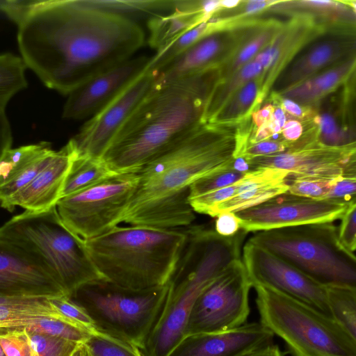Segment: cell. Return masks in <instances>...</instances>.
I'll list each match as a JSON object with an SVG mask.
<instances>
[{
	"mask_svg": "<svg viewBox=\"0 0 356 356\" xmlns=\"http://www.w3.org/2000/svg\"><path fill=\"white\" fill-rule=\"evenodd\" d=\"M1 8L17 25L26 68L65 95L133 57L145 42L136 22L83 0L7 1Z\"/></svg>",
	"mask_w": 356,
	"mask_h": 356,
	"instance_id": "6da1fadb",
	"label": "cell"
},
{
	"mask_svg": "<svg viewBox=\"0 0 356 356\" xmlns=\"http://www.w3.org/2000/svg\"><path fill=\"white\" fill-rule=\"evenodd\" d=\"M238 133L203 123L137 172L138 181L124 217L129 225L173 229L195 218L189 188L200 178L227 167Z\"/></svg>",
	"mask_w": 356,
	"mask_h": 356,
	"instance_id": "7a4b0ae2",
	"label": "cell"
},
{
	"mask_svg": "<svg viewBox=\"0 0 356 356\" xmlns=\"http://www.w3.org/2000/svg\"><path fill=\"white\" fill-rule=\"evenodd\" d=\"M217 69L154 83L124 123L102 159L117 174L137 173L203 122Z\"/></svg>",
	"mask_w": 356,
	"mask_h": 356,
	"instance_id": "3957f363",
	"label": "cell"
},
{
	"mask_svg": "<svg viewBox=\"0 0 356 356\" xmlns=\"http://www.w3.org/2000/svg\"><path fill=\"white\" fill-rule=\"evenodd\" d=\"M188 240L161 316L143 347L142 356H166L184 337L190 312L200 293L232 261L241 259L247 232L222 236L204 227L187 229Z\"/></svg>",
	"mask_w": 356,
	"mask_h": 356,
	"instance_id": "277c9868",
	"label": "cell"
},
{
	"mask_svg": "<svg viewBox=\"0 0 356 356\" xmlns=\"http://www.w3.org/2000/svg\"><path fill=\"white\" fill-rule=\"evenodd\" d=\"M188 240L187 229L117 226L83 241L103 278L120 286L144 290L167 284Z\"/></svg>",
	"mask_w": 356,
	"mask_h": 356,
	"instance_id": "5b68a950",
	"label": "cell"
},
{
	"mask_svg": "<svg viewBox=\"0 0 356 356\" xmlns=\"http://www.w3.org/2000/svg\"><path fill=\"white\" fill-rule=\"evenodd\" d=\"M0 236L37 257L69 297L86 284L105 280L83 241L64 226L56 207L13 217L0 227Z\"/></svg>",
	"mask_w": 356,
	"mask_h": 356,
	"instance_id": "8992f818",
	"label": "cell"
},
{
	"mask_svg": "<svg viewBox=\"0 0 356 356\" xmlns=\"http://www.w3.org/2000/svg\"><path fill=\"white\" fill-rule=\"evenodd\" d=\"M252 287L261 323L294 356H356V339L332 317L268 286Z\"/></svg>",
	"mask_w": 356,
	"mask_h": 356,
	"instance_id": "52a82bcc",
	"label": "cell"
},
{
	"mask_svg": "<svg viewBox=\"0 0 356 356\" xmlns=\"http://www.w3.org/2000/svg\"><path fill=\"white\" fill-rule=\"evenodd\" d=\"M248 241L324 286L356 287L355 254L341 247L332 222L256 232Z\"/></svg>",
	"mask_w": 356,
	"mask_h": 356,
	"instance_id": "ba28073f",
	"label": "cell"
},
{
	"mask_svg": "<svg viewBox=\"0 0 356 356\" xmlns=\"http://www.w3.org/2000/svg\"><path fill=\"white\" fill-rule=\"evenodd\" d=\"M168 291V283L135 290L101 280L83 285L70 298L88 313L97 331L140 350L161 316Z\"/></svg>",
	"mask_w": 356,
	"mask_h": 356,
	"instance_id": "9c48e42d",
	"label": "cell"
},
{
	"mask_svg": "<svg viewBox=\"0 0 356 356\" xmlns=\"http://www.w3.org/2000/svg\"><path fill=\"white\" fill-rule=\"evenodd\" d=\"M138 181L137 173L115 174L61 197L57 213L74 235L83 241L95 238L123 222Z\"/></svg>",
	"mask_w": 356,
	"mask_h": 356,
	"instance_id": "30bf717a",
	"label": "cell"
},
{
	"mask_svg": "<svg viewBox=\"0 0 356 356\" xmlns=\"http://www.w3.org/2000/svg\"><path fill=\"white\" fill-rule=\"evenodd\" d=\"M251 287L241 258L232 261L196 299L184 336L224 332L245 324L250 313Z\"/></svg>",
	"mask_w": 356,
	"mask_h": 356,
	"instance_id": "8fae6325",
	"label": "cell"
},
{
	"mask_svg": "<svg viewBox=\"0 0 356 356\" xmlns=\"http://www.w3.org/2000/svg\"><path fill=\"white\" fill-rule=\"evenodd\" d=\"M293 142L286 151L247 160L253 169L272 168L289 172L287 178L332 179L356 174L355 145L332 147L321 144L316 132Z\"/></svg>",
	"mask_w": 356,
	"mask_h": 356,
	"instance_id": "7c38bea8",
	"label": "cell"
},
{
	"mask_svg": "<svg viewBox=\"0 0 356 356\" xmlns=\"http://www.w3.org/2000/svg\"><path fill=\"white\" fill-rule=\"evenodd\" d=\"M241 259L252 286H268L332 317L325 286L249 241L242 248Z\"/></svg>",
	"mask_w": 356,
	"mask_h": 356,
	"instance_id": "4fadbf2b",
	"label": "cell"
},
{
	"mask_svg": "<svg viewBox=\"0 0 356 356\" xmlns=\"http://www.w3.org/2000/svg\"><path fill=\"white\" fill-rule=\"evenodd\" d=\"M348 204L329 199L307 198L286 191L257 206L234 213L240 220L241 229L246 232H259L332 222L342 217Z\"/></svg>",
	"mask_w": 356,
	"mask_h": 356,
	"instance_id": "5bb4252c",
	"label": "cell"
},
{
	"mask_svg": "<svg viewBox=\"0 0 356 356\" xmlns=\"http://www.w3.org/2000/svg\"><path fill=\"white\" fill-rule=\"evenodd\" d=\"M148 68L112 101L90 117L70 140L77 156L102 159L114 137L151 89Z\"/></svg>",
	"mask_w": 356,
	"mask_h": 356,
	"instance_id": "9a60e30c",
	"label": "cell"
},
{
	"mask_svg": "<svg viewBox=\"0 0 356 356\" xmlns=\"http://www.w3.org/2000/svg\"><path fill=\"white\" fill-rule=\"evenodd\" d=\"M150 58L131 57L91 78L67 95L62 117L66 120L92 117L147 70Z\"/></svg>",
	"mask_w": 356,
	"mask_h": 356,
	"instance_id": "2e32d148",
	"label": "cell"
},
{
	"mask_svg": "<svg viewBox=\"0 0 356 356\" xmlns=\"http://www.w3.org/2000/svg\"><path fill=\"white\" fill-rule=\"evenodd\" d=\"M0 295L67 296L37 257L1 236Z\"/></svg>",
	"mask_w": 356,
	"mask_h": 356,
	"instance_id": "e0dca14e",
	"label": "cell"
},
{
	"mask_svg": "<svg viewBox=\"0 0 356 356\" xmlns=\"http://www.w3.org/2000/svg\"><path fill=\"white\" fill-rule=\"evenodd\" d=\"M243 30L220 29L204 35L170 61L151 70L156 82H170L218 69L238 44Z\"/></svg>",
	"mask_w": 356,
	"mask_h": 356,
	"instance_id": "ac0fdd59",
	"label": "cell"
},
{
	"mask_svg": "<svg viewBox=\"0 0 356 356\" xmlns=\"http://www.w3.org/2000/svg\"><path fill=\"white\" fill-rule=\"evenodd\" d=\"M274 334L260 323L219 332L184 335L166 356H241L272 343Z\"/></svg>",
	"mask_w": 356,
	"mask_h": 356,
	"instance_id": "d6986e66",
	"label": "cell"
},
{
	"mask_svg": "<svg viewBox=\"0 0 356 356\" xmlns=\"http://www.w3.org/2000/svg\"><path fill=\"white\" fill-rule=\"evenodd\" d=\"M317 38L307 47L306 44L281 71L271 88L274 93L278 95L355 54V39L350 34L334 31Z\"/></svg>",
	"mask_w": 356,
	"mask_h": 356,
	"instance_id": "ffe728a7",
	"label": "cell"
},
{
	"mask_svg": "<svg viewBox=\"0 0 356 356\" xmlns=\"http://www.w3.org/2000/svg\"><path fill=\"white\" fill-rule=\"evenodd\" d=\"M75 156L69 141L59 150H54L47 163L28 184L8 200L3 209L13 211L19 206L26 211L41 212L56 207L62 197Z\"/></svg>",
	"mask_w": 356,
	"mask_h": 356,
	"instance_id": "44dd1931",
	"label": "cell"
},
{
	"mask_svg": "<svg viewBox=\"0 0 356 356\" xmlns=\"http://www.w3.org/2000/svg\"><path fill=\"white\" fill-rule=\"evenodd\" d=\"M54 149L49 143L10 148L0 158V207L22 189L49 159Z\"/></svg>",
	"mask_w": 356,
	"mask_h": 356,
	"instance_id": "7402d4cb",
	"label": "cell"
},
{
	"mask_svg": "<svg viewBox=\"0 0 356 356\" xmlns=\"http://www.w3.org/2000/svg\"><path fill=\"white\" fill-rule=\"evenodd\" d=\"M289 172L272 168H257L237 181L234 195L216 205L210 216L224 212H236L257 206L288 191Z\"/></svg>",
	"mask_w": 356,
	"mask_h": 356,
	"instance_id": "603a6c76",
	"label": "cell"
},
{
	"mask_svg": "<svg viewBox=\"0 0 356 356\" xmlns=\"http://www.w3.org/2000/svg\"><path fill=\"white\" fill-rule=\"evenodd\" d=\"M209 20L202 9V1H178L172 13L156 15L147 23L148 43L161 50L196 25Z\"/></svg>",
	"mask_w": 356,
	"mask_h": 356,
	"instance_id": "cb8c5ba5",
	"label": "cell"
},
{
	"mask_svg": "<svg viewBox=\"0 0 356 356\" xmlns=\"http://www.w3.org/2000/svg\"><path fill=\"white\" fill-rule=\"evenodd\" d=\"M355 67L353 54L278 95L305 106L317 103L346 82L355 72Z\"/></svg>",
	"mask_w": 356,
	"mask_h": 356,
	"instance_id": "d4e9b609",
	"label": "cell"
},
{
	"mask_svg": "<svg viewBox=\"0 0 356 356\" xmlns=\"http://www.w3.org/2000/svg\"><path fill=\"white\" fill-rule=\"evenodd\" d=\"M283 24L272 20L245 26L238 44L218 68V79L229 77L252 60L273 40Z\"/></svg>",
	"mask_w": 356,
	"mask_h": 356,
	"instance_id": "484cf974",
	"label": "cell"
},
{
	"mask_svg": "<svg viewBox=\"0 0 356 356\" xmlns=\"http://www.w3.org/2000/svg\"><path fill=\"white\" fill-rule=\"evenodd\" d=\"M262 72L261 65L252 59L229 77L217 79L206 102L204 123H209L239 89Z\"/></svg>",
	"mask_w": 356,
	"mask_h": 356,
	"instance_id": "4316f807",
	"label": "cell"
},
{
	"mask_svg": "<svg viewBox=\"0 0 356 356\" xmlns=\"http://www.w3.org/2000/svg\"><path fill=\"white\" fill-rule=\"evenodd\" d=\"M50 298L52 297L42 298L24 303L0 305V331L23 329L44 318L67 320L52 307L49 302Z\"/></svg>",
	"mask_w": 356,
	"mask_h": 356,
	"instance_id": "83f0119b",
	"label": "cell"
},
{
	"mask_svg": "<svg viewBox=\"0 0 356 356\" xmlns=\"http://www.w3.org/2000/svg\"><path fill=\"white\" fill-rule=\"evenodd\" d=\"M115 174L102 159L76 155L65 182L62 197L90 187Z\"/></svg>",
	"mask_w": 356,
	"mask_h": 356,
	"instance_id": "f1b7e54d",
	"label": "cell"
},
{
	"mask_svg": "<svg viewBox=\"0 0 356 356\" xmlns=\"http://www.w3.org/2000/svg\"><path fill=\"white\" fill-rule=\"evenodd\" d=\"M259 80L255 78L239 89L209 122L216 126H229L248 117L261 102Z\"/></svg>",
	"mask_w": 356,
	"mask_h": 356,
	"instance_id": "f546056e",
	"label": "cell"
},
{
	"mask_svg": "<svg viewBox=\"0 0 356 356\" xmlns=\"http://www.w3.org/2000/svg\"><path fill=\"white\" fill-rule=\"evenodd\" d=\"M325 287L332 318L356 339V287L345 285Z\"/></svg>",
	"mask_w": 356,
	"mask_h": 356,
	"instance_id": "4dcf8cb0",
	"label": "cell"
},
{
	"mask_svg": "<svg viewBox=\"0 0 356 356\" xmlns=\"http://www.w3.org/2000/svg\"><path fill=\"white\" fill-rule=\"evenodd\" d=\"M26 69L20 56L0 54V110H6L10 99L26 88Z\"/></svg>",
	"mask_w": 356,
	"mask_h": 356,
	"instance_id": "1f68e13d",
	"label": "cell"
},
{
	"mask_svg": "<svg viewBox=\"0 0 356 356\" xmlns=\"http://www.w3.org/2000/svg\"><path fill=\"white\" fill-rule=\"evenodd\" d=\"M88 6L125 15L126 13H154L175 8L178 1L173 0H83Z\"/></svg>",
	"mask_w": 356,
	"mask_h": 356,
	"instance_id": "d6a6232c",
	"label": "cell"
},
{
	"mask_svg": "<svg viewBox=\"0 0 356 356\" xmlns=\"http://www.w3.org/2000/svg\"><path fill=\"white\" fill-rule=\"evenodd\" d=\"M23 329L29 332L47 334L78 343H84L91 334L68 321L58 318H40Z\"/></svg>",
	"mask_w": 356,
	"mask_h": 356,
	"instance_id": "836d02e7",
	"label": "cell"
},
{
	"mask_svg": "<svg viewBox=\"0 0 356 356\" xmlns=\"http://www.w3.org/2000/svg\"><path fill=\"white\" fill-rule=\"evenodd\" d=\"M84 344L91 356H142L138 348L99 331L92 333Z\"/></svg>",
	"mask_w": 356,
	"mask_h": 356,
	"instance_id": "e575fe53",
	"label": "cell"
},
{
	"mask_svg": "<svg viewBox=\"0 0 356 356\" xmlns=\"http://www.w3.org/2000/svg\"><path fill=\"white\" fill-rule=\"evenodd\" d=\"M245 174L234 170L228 165L202 177L190 186L188 200L212 191L231 186L243 178Z\"/></svg>",
	"mask_w": 356,
	"mask_h": 356,
	"instance_id": "d590c367",
	"label": "cell"
},
{
	"mask_svg": "<svg viewBox=\"0 0 356 356\" xmlns=\"http://www.w3.org/2000/svg\"><path fill=\"white\" fill-rule=\"evenodd\" d=\"M28 333L35 356H71L81 344L47 334Z\"/></svg>",
	"mask_w": 356,
	"mask_h": 356,
	"instance_id": "8d00e7d4",
	"label": "cell"
},
{
	"mask_svg": "<svg viewBox=\"0 0 356 356\" xmlns=\"http://www.w3.org/2000/svg\"><path fill=\"white\" fill-rule=\"evenodd\" d=\"M49 302L59 314L74 325L91 334L97 332L94 321L88 313L69 296L52 297L49 298Z\"/></svg>",
	"mask_w": 356,
	"mask_h": 356,
	"instance_id": "74e56055",
	"label": "cell"
},
{
	"mask_svg": "<svg viewBox=\"0 0 356 356\" xmlns=\"http://www.w3.org/2000/svg\"><path fill=\"white\" fill-rule=\"evenodd\" d=\"M332 179L314 177H286L287 191L295 195L314 200L326 199L331 188Z\"/></svg>",
	"mask_w": 356,
	"mask_h": 356,
	"instance_id": "f35d334b",
	"label": "cell"
},
{
	"mask_svg": "<svg viewBox=\"0 0 356 356\" xmlns=\"http://www.w3.org/2000/svg\"><path fill=\"white\" fill-rule=\"evenodd\" d=\"M0 345L6 356H35L25 329L1 330Z\"/></svg>",
	"mask_w": 356,
	"mask_h": 356,
	"instance_id": "ab89813d",
	"label": "cell"
},
{
	"mask_svg": "<svg viewBox=\"0 0 356 356\" xmlns=\"http://www.w3.org/2000/svg\"><path fill=\"white\" fill-rule=\"evenodd\" d=\"M237 181L234 184L191 197L189 204L194 212L210 216L213 209L222 202L234 195Z\"/></svg>",
	"mask_w": 356,
	"mask_h": 356,
	"instance_id": "60d3db41",
	"label": "cell"
},
{
	"mask_svg": "<svg viewBox=\"0 0 356 356\" xmlns=\"http://www.w3.org/2000/svg\"><path fill=\"white\" fill-rule=\"evenodd\" d=\"M341 224L337 227L338 240L341 247L347 252L355 254L356 249V201H353L340 218Z\"/></svg>",
	"mask_w": 356,
	"mask_h": 356,
	"instance_id": "b9f144b4",
	"label": "cell"
},
{
	"mask_svg": "<svg viewBox=\"0 0 356 356\" xmlns=\"http://www.w3.org/2000/svg\"><path fill=\"white\" fill-rule=\"evenodd\" d=\"M292 143L282 140L268 139L254 144H248L234 157H243L249 160L256 157L280 154L289 149Z\"/></svg>",
	"mask_w": 356,
	"mask_h": 356,
	"instance_id": "7bdbcfd3",
	"label": "cell"
},
{
	"mask_svg": "<svg viewBox=\"0 0 356 356\" xmlns=\"http://www.w3.org/2000/svg\"><path fill=\"white\" fill-rule=\"evenodd\" d=\"M356 174H343L332 180L326 199L348 204L355 200Z\"/></svg>",
	"mask_w": 356,
	"mask_h": 356,
	"instance_id": "ee69618b",
	"label": "cell"
},
{
	"mask_svg": "<svg viewBox=\"0 0 356 356\" xmlns=\"http://www.w3.org/2000/svg\"><path fill=\"white\" fill-rule=\"evenodd\" d=\"M281 1H268V0H248L241 1L239 7L236 10H239L238 12H234L233 15L231 16L227 20L238 19L241 17H248L257 14L263 10H266L268 8L273 7L277 5ZM225 20V19H221Z\"/></svg>",
	"mask_w": 356,
	"mask_h": 356,
	"instance_id": "f6af8a7d",
	"label": "cell"
},
{
	"mask_svg": "<svg viewBox=\"0 0 356 356\" xmlns=\"http://www.w3.org/2000/svg\"><path fill=\"white\" fill-rule=\"evenodd\" d=\"M241 229L240 220L234 212H224L216 216L214 230L222 236L235 235Z\"/></svg>",
	"mask_w": 356,
	"mask_h": 356,
	"instance_id": "bcb514c9",
	"label": "cell"
},
{
	"mask_svg": "<svg viewBox=\"0 0 356 356\" xmlns=\"http://www.w3.org/2000/svg\"><path fill=\"white\" fill-rule=\"evenodd\" d=\"M12 131L6 110H0V158L12 147Z\"/></svg>",
	"mask_w": 356,
	"mask_h": 356,
	"instance_id": "7dc6e473",
	"label": "cell"
},
{
	"mask_svg": "<svg viewBox=\"0 0 356 356\" xmlns=\"http://www.w3.org/2000/svg\"><path fill=\"white\" fill-rule=\"evenodd\" d=\"M281 133L284 140L293 143L301 137L303 133V126L297 120H290L286 122Z\"/></svg>",
	"mask_w": 356,
	"mask_h": 356,
	"instance_id": "c3c4849f",
	"label": "cell"
},
{
	"mask_svg": "<svg viewBox=\"0 0 356 356\" xmlns=\"http://www.w3.org/2000/svg\"><path fill=\"white\" fill-rule=\"evenodd\" d=\"M277 95L280 105L284 111L300 119L306 118L308 114V111L306 110V108L290 99Z\"/></svg>",
	"mask_w": 356,
	"mask_h": 356,
	"instance_id": "681fc988",
	"label": "cell"
},
{
	"mask_svg": "<svg viewBox=\"0 0 356 356\" xmlns=\"http://www.w3.org/2000/svg\"><path fill=\"white\" fill-rule=\"evenodd\" d=\"M273 110L274 106L269 104L264 106L261 109L252 113V121L255 126L258 128L269 120L272 116Z\"/></svg>",
	"mask_w": 356,
	"mask_h": 356,
	"instance_id": "f907efd6",
	"label": "cell"
},
{
	"mask_svg": "<svg viewBox=\"0 0 356 356\" xmlns=\"http://www.w3.org/2000/svg\"><path fill=\"white\" fill-rule=\"evenodd\" d=\"M241 356H284V355L277 345L269 343Z\"/></svg>",
	"mask_w": 356,
	"mask_h": 356,
	"instance_id": "816d5d0a",
	"label": "cell"
},
{
	"mask_svg": "<svg viewBox=\"0 0 356 356\" xmlns=\"http://www.w3.org/2000/svg\"><path fill=\"white\" fill-rule=\"evenodd\" d=\"M272 118L280 125L282 129L286 122V117L285 115V111L280 105L276 107L274 106Z\"/></svg>",
	"mask_w": 356,
	"mask_h": 356,
	"instance_id": "f5cc1de1",
	"label": "cell"
},
{
	"mask_svg": "<svg viewBox=\"0 0 356 356\" xmlns=\"http://www.w3.org/2000/svg\"><path fill=\"white\" fill-rule=\"evenodd\" d=\"M241 2V0H222L220 1V6L221 9H233L237 7Z\"/></svg>",
	"mask_w": 356,
	"mask_h": 356,
	"instance_id": "db71d44e",
	"label": "cell"
},
{
	"mask_svg": "<svg viewBox=\"0 0 356 356\" xmlns=\"http://www.w3.org/2000/svg\"><path fill=\"white\" fill-rule=\"evenodd\" d=\"M71 356H88V350L84 343L79 344Z\"/></svg>",
	"mask_w": 356,
	"mask_h": 356,
	"instance_id": "11a10c76",
	"label": "cell"
},
{
	"mask_svg": "<svg viewBox=\"0 0 356 356\" xmlns=\"http://www.w3.org/2000/svg\"><path fill=\"white\" fill-rule=\"evenodd\" d=\"M0 356H6L0 345Z\"/></svg>",
	"mask_w": 356,
	"mask_h": 356,
	"instance_id": "9f6ffc18",
	"label": "cell"
},
{
	"mask_svg": "<svg viewBox=\"0 0 356 356\" xmlns=\"http://www.w3.org/2000/svg\"><path fill=\"white\" fill-rule=\"evenodd\" d=\"M88 356H91V355L89 353L88 350Z\"/></svg>",
	"mask_w": 356,
	"mask_h": 356,
	"instance_id": "6f0895ef",
	"label": "cell"
}]
</instances>
